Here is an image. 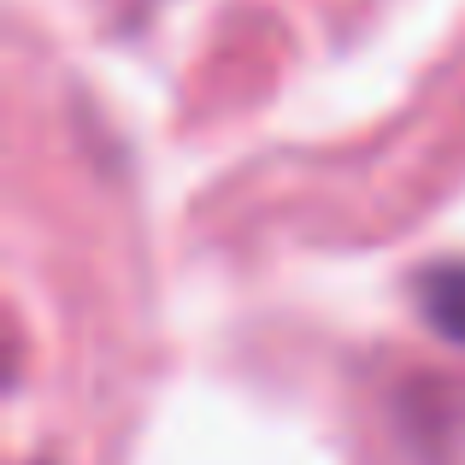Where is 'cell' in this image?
<instances>
[{"instance_id":"6da1fadb","label":"cell","mask_w":465,"mask_h":465,"mask_svg":"<svg viewBox=\"0 0 465 465\" xmlns=\"http://www.w3.org/2000/svg\"><path fill=\"white\" fill-rule=\"evenodd\" d=\"M412 295H419V307H424L436 336H448V341L465 348V260L424 265L419 283H412Z\"/></svg>"}]
</instances>
